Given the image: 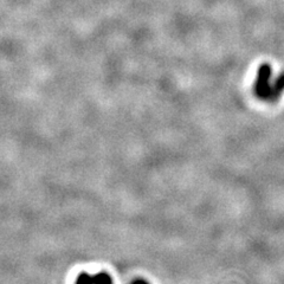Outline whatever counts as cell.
I'll use <instances>...</instances> for the list:
<instances>
[{
    "mask_svg": "<svg viewBox=\"0 0 284 284\" xmlns=\"http://www.w3.org/2000/svg\"><path fill=\"white\" fill-rule=\"evenodd\" d=\"M270 76H271V68H270V65H260V70H258L257 81L255 83V94L258 97L269 98L270 89H271V87L269 85Z\"/></svg>",
    "mask_w": 284,
    "mask_h": 284,
    "instance_id": "1",
    "label": "cell"
}]
</instances>
